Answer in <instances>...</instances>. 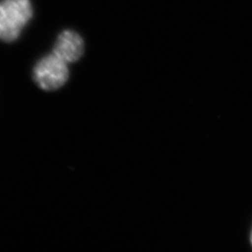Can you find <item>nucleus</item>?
<instances>
[{
	"instance_id": "f257e3e1",
	"label": "nucleus",
	"mask_w": 252,
	"mask_h": 252,
	"mask_svg": "<svg viewBox=\"0 0 252 252\" xmlns=\"http://www.w3.org/2000/svg\"><path fill=\"white\" fill-rule=\"evenodd\" d=\"M33 16L30 0H2L0 1V40L12 42Z\"/></svg>"
},
{
	"instance_id": "f03ea898",
	"label": "nucleus",
	"mask_w": 252,
	"mask_h": 252,
	"mask_svg": "<svg viewBox=\"0 0 252 252\" xmlns=\"http://www.w3.org/2000/svg\"><path fill=\"white\" fill-rule=\"evenodd\" d=\"M68 63L54 53L42 58L34 69L36 83L45 91H56L65 84L68 79Z\"/></svg>"
},
{
	"instance_id": "7ed1b4c3",
	"label": "nucleus",
	"mask_w": 252,
	"mask_h": 252,
	"mask_svg": "<svg viewBox=\"0 0 252 252\" xmlns=\"http://www.w3.org/2000/svg\"><path fill=\"white\" fill-rule=\"evenodd\" d=\"M84 43L80 35L74 31H63L55 43L53 53L66 63H73L82 57Z\"/></svg>"
},
{
	"instance_id": "20e7f679",
	"label": "nucleus",
	"mask_w": 252,
	"mask_h": 252,
	"mask_svg": "<svg viewBox=\"0 0 252 252\" xmlns=\"http://www.w3.org/2000/svg\"><path fill=\"white\" fill-rule=\"evenodd\" d=\"M250 240H251V244H252V231H251V235H250Z\"/></svg>"
}]
</instances>
